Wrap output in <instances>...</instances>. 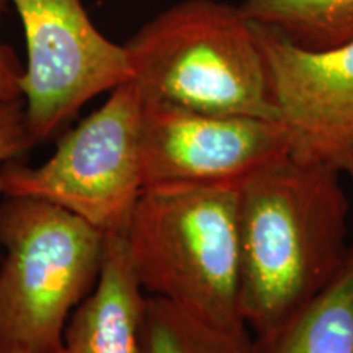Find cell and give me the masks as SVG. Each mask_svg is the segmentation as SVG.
<instances>
[{
    "instance_id": "1",
    "label": "cell",
    "mask_w": 353,
    "mask_h": 353,
    "mask_svg": "<svg viewBox=\"0 0 353 353\" xmlns=\"http://www.w3.org/2000/svg\"><path fill=\"white\" fill-rule=\"evenodd\" d=\"M343 176L290 156L239 188L241 312L257 345L324 291L348 254Z\"/></svg>"
},
{
    "instance_id": "2",
    "label": "cell",
    "mask_w": 353,
    "mask_h": 353,
    "mask_svg": "<svg viewBox=\"0 0 353 353\" xmlns=\"http://www.w3.org/2000/svg\"><path fill=\"white\" fill-rule=\"evenodd\" d=\"M144 100L193 112L278 120L255 25L214 0H183L125 43Z\"/></svg>"
},
{
    "instance_id": "3",
    "label": "cell",
    "mask_w": 353,
    "mask_h": 353,
    "mask_svg": "<svg viewBox=\"0 0 353 353\" xmlns=\"http://www.w3.org/2000/svg\"><path fill=\"white\" fill-rule=\"evenodd\" d=\"M125 236L148 296L249 332L241 312L239 190H143Z\"/></svg>"
},
{
    "instance_id": "4",
    "label": "cell",
    "mask_w": 353,
    "mask_h": 353,
    "mask_svg": "<svg viewBox=\"0 0 353 353\" xmlns=\"http://www.w3.org/2000/svg\"><path fill=\"white\" fill-rule=\"evenodd\" d=\"M0 343L54 353L99 280L107 234L33 196H2Z\"/></svg>"
},
{
    "instance_id": "5",
    "label": "cell",
    "mask_w": 353,
    "mask_h": 353,
    "mask_svg": "<svg viewBox=\"0 0 353 353\" xmlns=\"http://www.w3.org/2000/svg\"><path fill=\"white\" fill-rule=\"evenodd\" d=\"M143 97L128 81L99 110L61 134L38 167H2V196H33L81 216L105 234L125 231L143 193Z\"/></svg>"
},
{
    "instance_id": "6",
    "label": "cell",
    "mask_w": 353,
    "mask_h": 353,
    "mask_svg": "<svg viewBox=\"0 0 353 353\" xmlns=\"http://www.w3.org/2000/svg\"><path fill=\"white\" fill-rule=\"evenodd\" d=\"M8 2L25 33L20 90L34 144L57 134L95 97L132 79L125 44L97 28L82 0Z\"/></svg>"
},
{
    "instance_id": "7",
    "label": "cell",
    "mask_w": 353,
    "mask_h": 353,
    "mask_svg": "<svg viewBox=\"0 0 353 353\" xmlns=\"http://www.w3.org/2000/svg\"><path fill=\"white\" fill-rule=\"evenodd\" d=\"M290 156L280 120L193 112L143 99L144 190H239Z\"/></svg>"
},
{
    "instance_id": "8",
    "label": "cell",
    "mask_w": 353,
    "mask_h": 353,
    "mask_svg": "<svg viewBox=\"0 0 353 353\" xmlns=\"http://www.w3.org/2000/svg\"><path fill=\"white\" fill-rule=\"evenodd\" d=\"M254 25L291 156L353 182V41L314 51Z\"/></svg>"
},
{
    "instance_id": "9",
    "label": "cell",
    "mask_w": 353,
    "mask_h": 353,
    "mask_svg": "<svg viewBox=\"0 0 353 353\" xmlns=\"http://www.w3.org/2000/svg\"><path fill=\"white\" fill-rule=\"evenodd\" d=\"M145 307L125 231L108 232L95 288L69 317L54 353H144Z\"/></svg>"
},
{
    "instance_id": "10",
    "label": "cell",
    "mask_w": 353,
    "mask_h": 353,
    "mask_svg": "<svg viewBox=\"0 0 353 353\" xmlns=\"http://www.w3.org/2000/svg\"><path fill=\"white\" fill-rule=\"evenodd\" d=\"M260 353H353V242L342 268Z\"/></svg>"
},
{
    "instance_id": "11",
    "label": "cell",
    "mask_w": 353,
    "mask_h": 353,
    "mask_svg": "<svg viewBox=\"0 0 353 353\" xmlns=\"http://www.w3.org/2000/svg\"><path fill=\"white\" fill-rule=\"evenodd\" d=\"M254 23L270 26L306 50H329L353 41V0H244Z\"/></svg>"
},
{
    "instance_id": "12",
    "label": "cell",
    "mask_w": 353,
    "mask_h": 353,
    "mask_svg": "<svg viewBox=\"0 0 353 353\" xmlns=\"http://www.w3.org/2000/svg\"><path fill=\"white\" fill-rule=\"evenodd\" d=\"M144 353H260L249 332H231L165 299L148 296Z\"/></svg>"
},
{
    "instance_id": "13",
    "label": "cell",
    "mask_w": 353,
    "mask_h": 353,
    "mask_svg": "<svg viewBox=\"0 0 353 353\" xmlns=\"http://www.w3.org/2000/svg\"><path fill=\"white\" fill-rule=\"evenodd\" d=\"M34 141L26 128L21 100L0 103V196H2V167L28 151Z\"/></svg>"
},
{
    "instance_id": "14",
    "label": "cell",
    "mask_w": 353,
    "mask_h": 353,
    "mask_svg": "<svg viewBox=\"0 0 353 353\" xmlns=\"http://www.w3.org/2000/svg\"><path fill=\"white\" fill-rule=\"evenodd\" d=\"M8 6H10L8 0H0V20L7 13ZM21 74H23V65L20 64L19 56L15 54L13 48L0 38V103L21 100Z\"/></svg>"
},
{
    "instance_id": "15",
    "label": "cell",
    "mask_w": 353,
    "mask_h": 353,
    "mask_svg": "<svg viewBox=\"0 0 353 353\" xmlns=\"http://www.w3.org/2000/svg\"><path fill=\"white\" fill-rule=\"evenodd\" d=\"M0 353H34L28 348L17 347V345H8V343H0Z\"/></svg>"
}]
</instances>
